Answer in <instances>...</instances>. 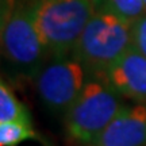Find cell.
<instances>
[{"label": "cell", "mask_w": 146, "mask_h": 146, "mask_svg": "<svg viewBox=\"0 0 146 146\" xmlns=\"http://www.w3.org/2000/svg\"><path fill=\"white\" fill-rule=\"evenodd\" d=\"M1 47L15 68L36 76L49 58L36 26L34 0H1Z\"/></svg>", "instance_id": "obj_1"}, {"label": "cell", "mask_w": 146, "mask_h": 146, "mask_svg": "<svg viewBox=\"0 0 146 146\" xmlns=\"http://www.w3.org/2000/svg\"><path fill=\"white\" fill-rule=\"evenodd\" d=\"M122 95L100 74H91L68 111L65 112V134L74 145L92 146L123 107Z\"/></svg>", "instance_id": "obj_2"}, {"label": "cell", "mask_w": 146, "mask_h": 146, "mask_svg": "<svg viewBox=\"0 0 146 146\" xmlns=\"http://www.w3.org/2000/svg\"><path fill=\"white\" fill-rule=\"evenodd\" d=\"M133 46V23L104 7H98L72 54L91 74H103Z\"/></svg>", "instance_id": "obj_3"}, {"label": "cell", "mask_w": 146, "mask_h": 146, "mask_svg": "<svg viewBox=\"0 0 146 146\" xmlns=\"http://www.w3.org/2000/svg\"><path fill=\"white\" fill-rule=\"evenodd\" d=\"M36 26L49 58L72 54L98 0H34Z\"/></svg>", "instance_id": "obj_4"}, {"label": "cell", "mask_w": 146, "mask_h": 146, "mask_svg": "<svg viewBox=\"0 0 146 146\" xmlns=\"http://www.w3.org/2000/svg\"><path fill=\"white\" fill-rule=\"evenodd\" d=\"M91 73L73 54L52 57L36 74V92L53 112H66L83 91Z\"/></svg>", "instance_id": "obj_5"}, {"label": "cell", "mask_w": 146, "mask_h": 146, "mask_svg": "<svg viewBox=\"0 0 146 146\" xmlns=\"http://www.w3.org/2000/svg\"><path fill=\"white\" fill-rule=\"evenodd\" d=\"M122 96L146 103V57L131 46L103 74Z\"/></svg>", "instance_id": "obj_6"}, {"label": "cell", "mask_w": 146, "mask_h": 146, "mask_svg": "<svg viewBox=\"0 0 146 146\" xmlns=\"http://www.w3.org/2000/svg\"><path fill=\"white\" fill-rule=\"evenodd\" d=\"M92 146H146V103L123 106Z\"/></svg>", "instance_id": "obj_7"}, {"label": "cell", "mask_w": 146, "mask_h": 146, "mask_svg": "<svg viewBox=\"0 0 146 146\" xmlns=\"http://www.w3.org/2000/svg\"><path fill=\"white\" fill-rule=\"evenodd\" d=\"M4 122H31L27 108L16 98L10 85L1 80L0 84V123Z\"/></svg>", "instance_id": "obj_8"}, {"label": "cell", "mask_w": 146, "mask_h": 146, "mask_svg": "<svg viewBox=\"0 0 146 146\" xmlns=\"http://www.w3.org/2000/svg\"><path fill=\"white\" fill-rule=\"evenodd\" d=\"M39 139L31 122H4L0 123V146H19L22 142Z\"/></svg>", "instance_id": "obj_9"}, {"label": "cell", "mask_w": 146, "mask_h": 146, "mask_svg": "<svg viewBox=\"0 0 146 146\" xmlns=\"http://www.w3.org/2000/svg\"><path fill=\"white\" fill-rule=\"evenodd\" d=\"M99 7H104L112 11L126 21L134 23L146 14L143 0H98Z\"/></svg>", "instance_id": "obj_10"}, {"label": "cell", "mask_w": 146, "mask_h": 146, "mask_svg": "<svg viewBox=\"0 0 146 146\" xmlns=\"http://www.w3.org/2000/svg\"><path fill=\"white\" fill-rule=\"evenodd\" d=\"M133 46L146 57V14L133 23Z\"/></svg>", "instance_id": "obj_11"}, {"label": "cell", "mask_w": 146, "mask_h": 146, "mask_svg": "<svg viewBox=\"0 0 146 146\" xmlns=\"http://www.w3.org/2000/svg\"><path fill=\"white\" fill-rule=\"evenodd\" d=\"M143 4H145V10H146V0H143Z\"/></svg>", "instance_id": "obj_12"}]
</instances>
